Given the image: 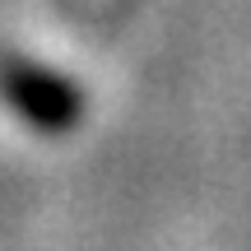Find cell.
<instances>
[{"label": "cell", "mask_w": 251, "mask_h": 251, "mask_svg": "<svg viewBox=\"0 0 251 251\" xmlns=\"http://www.w3.org/2000/svg\"><path fill=\"white\" fill-rule=\"evenodd\" d=\"M0 98L24 126L42 135H65L84 117V98L65 75L28 61V56H0Z\"/></svg>", "instance_id": "cell-1"}]
</instances>
